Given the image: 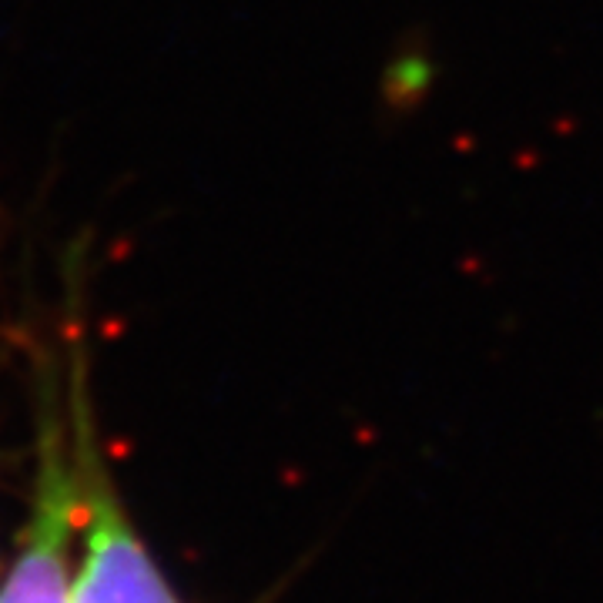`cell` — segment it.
Here are the masks:
<instances>
[{"instance_id":"1","label":"cell","mask_w":603,"mask_h":603,"mask_svg":"<svg viewBox=\"0 0 603 603\" xmlns=\"http://www.w3.org/2000/svg\"><path fill=\"white\" fill-rule=\"evenodd\" d=\"M71 419L74 449H78V486L81 503L88 506V560L74 583L71 603H178L155 563L148 560L141 540L124 520L111 480L104 476L98 446L91 433L88 386H84V339L74 325L71 332Z\"/></svg>"},{"instance_id":"2","label":"cell","mask_w":603,"mask_h":603,"mask_svg":"<svg viewBox=\"0 0 603 603\" xmlns=\"http://www.w3.org/2000/svg\"><path fill=\"white\" fill-rule=\"evenodd\" d=\"M81 513L78 469L64 459V439L54 419H47L41 439V466H37L34 510L24 533L0 603H67L64 567L71 547V526Z\"/></svg>"}]
</instances>
